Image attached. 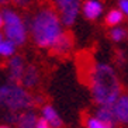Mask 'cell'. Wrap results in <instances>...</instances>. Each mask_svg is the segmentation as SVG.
I'll use <instances>...</instances> for the list:
<instances>
[{"instance_id":"obj_1","label":"cell","mask_w":128,"mask_h":128,"mask_svg":"<svg viewBox=\"0 0 128 128\" xmlns=\"http://www.w3.org/2000/svg\"><path fill=\"white\" fill-rule=\"evenodd\" d=\"M62 26L64 23L58 12L48 6L40 7L27 18V27L31 38L40 48L52 49L58 40L64 35Z\"/></svg>"},{"instance_id":"obj_2","label":"cell","mask_w":128,"mask_h":128,"mask_svg":"<svg viewBox=\"0 0 128 128\" xmlns=\"http://www.w3.org/2000/svg\"><path fill=\"white\" fill-rule=\"evenodd\" d=\"M89 86L98 106H113L121 96V84L113 66L98 62L89 72Z\"/></svg>"},{"instance_id":"obj_3","label":"cell","mask_w":128,"mask_h":128,"mask_svg":"<svg viewBox=\"0 0 128 128\" xmlns=\"http://www.w3.org/2000/svg\"><path fill=\"white\" fill-rule=\"evenodd\" d=\"M34 98L20 83H6L0 87V103L12 113L28 111L34 104Z\"/></svg>"},{"instance_id":"obj_4","label":"cell","mask_w":128,"mask_h":128,"mask_svg":"<svg viewBox=\"0 0 128 128\" xmlns=\"http://www.w3.org/2000/svg\"><path fill=\"white\" fill-rule=\"evenodd\" d=\"M0 26H2V34L14 42L17 46L24 45L28 37V27L27 21L18 13L13 8L4 7L0 13Z\"/></svg>"},{"instance_id":"obj_5","label":"cell","mask_w":128,"mask_h":128,"mask_svg":"<svg viewBox=\"0 0 128 128\" xmlns=\"http://www.w3.org/2000/svg\"><path fill=\"white\" fill-rule=\"evenodd\" d=\"M55 8L64 26H72L78 18L80 8H82V0H54Z\"/></svg>"},{"instance_id":"obj_6","label":"cell","mask_w":128,"mask_h":128,"mask_svg":"<svg viewBox=\"0 0 128 128\" xmlns=\"http://www.w3.org/2000/svg\"><path fill=\"white\" fill-rule=\"evenodd\" d=\"M26 64L24 59L18 55L8 58L7 62V76H8V82L10 83H21V79L24 76L26 72Z\"/></svg>"},{"instance_id":"obj_7","label":"cell","mask_w":128,"mask_h":128,"mask_svg":"<svg viewBox=\"0 0 128 128\" xmlns=\"http://www.w3.org/2000/svg\"><path fill=\"white\" fill-rule=\"evenodd\" d=\"M113 108L117 121L122 124H128V94H121L118 100L113 104Z\"/></svg>"},{"instance_id":"obj_8","label":"cell","mask_w":128,"mask_h":128,"mask_svg":"<svg viewBox=\"0 0 128 128\" xmlns=\"http://www.w3.org/2000/svg\"><path fill=\"white\" fill-rule=\"evenodd\" d=\"M96 117L100 121H103L104 124H107L110 128H114L116 124L118 122L113 106H98L97 111H96Z\"/></svg>"},{"instance_id":"obj_9","label":"cell","mask_w":128,"mask_h":128,"mask_svg":"<svg viewBox=\"0 0 128 128\" xmlns=\"http://www.w3.org/2000/svg\"><path fill=\"white\" fill-rule=\"evenodd\" d=\"M38 83H40V70L35 65H28L26 68L23 79H21V84L26 89H32Z\"/></svg>"},{"instance_id":"obj_10","label":"cell","mask_w":128,"mask_h":128,"mask_svg":"<svg viewBox=\"0 0 128 128\" xmlns=\"http://www.w3.org/2000/svg\"><path fill=\"white\" fill-rule=\"evenodd\" d=\"M83 16L89 20H96L103 12V4L98 0H86L82 6Z\"/></svg>"},{"instance_id":"obj_11","label":"cell","mask_w":128,"mask_h":128,"mask_svg":"<svg viewBox=\"0 0 128 128\" xmlns=\"http://www.w3.org/2000/svg\"><path fill=\"white\" fill-rule=\"evenodd\" d=\"M41 118L48 122L52 128H60L62 127V120H60L59 114L52 106H44L41 108Z\"/></svg>"},{"instance_id":"obj_12","label":"cell","mask_w":128,"mask_h":128,"mask_svg":"<svg viewBox=\"0 0 128 128\" xmlns=\"http://www.w3.org/2000/svg\"><path fill=\"white\" fill-rule=\"evenodd\" d=\"M72 48V38L69 34L64 32V35L58 40V42L54 45V48L51 49L52 52H55L56 55H66Z\"/></svg>"},{"instance_id":"obj_13","label":"cell","mask_w":128,"mask_h":128,"mask_svg":"<svg viewBox=\"0 0 128 128\" xmlns=\"http://www.w3.org/2000/svg\"><path fill=\"white\" fill-rule=\"evenodd\" d=\"M38 122V118L32 111H23L17 121V128H35Z\"/></svg>"},{"instance_id":"obj_14","label":"cell","mask_w":128,"mask_h":128,"mask_svg":"<svg viewBox=\"0 0 128 128\" xmlns=\"http://www.w3.org/2000/svg\"><path fill=\"white\" fill-rule=\"evenodd\" d=\"M16 48H17V45L14 42H12L2 34V37H0V55L4 58H12L16 55Z\"/></svg>"},{"instance_id":"obj_15","label":"cell","mask_w":128,"mask_h":128,"mask_svg":"<svg viewBox=\"0 0 128 128\" xmlns=\"http://www.w3.org/2000/svg\"><path fill=\"white\" fill-rule=\"evenodd\" d=\"M124 18V13L121 10H111V12L107 13V17H106V21L108 26H118V24L122 21Z\"/></svg>"},{"instance_id":"obj_16","label":"cell","mask_w":128,"mask_h":128,"mask_svg":"<svg viewBox=\"0 0 128 128\" xmlns=\"http://www.w3.org/2000/svg\"><path fill=\"white\" fill-rule=\"evenodd\" d=\"M86 128H110V127L94 116V117H87L86 118Z\"/></svg>"},{"instance_id":"obj_17","label":"cell","mask_w":128,"mask_h":128,"mask_svg":"<svg viewBox=\"0 0 128 128\" xmlns=\"http://www.w3.org/2000/svg\"><path fill=\"white\" fill-rule=\"evenodd\" d=\"M110 35H111V38H113L114 41L120 42L127 37V31L124 28H121V27H114L113 30L110 31Z\"/></svg>"},{"instance_id":"obj_18","label":"cell","mask_w":128,"mask_h":128,"mask_svg":"<svg viewBox=\"0 0 128 128\" xmlns=\"http://www.w3.org/2000/svg\"><path fill=\"white\" fill-rule=\"evenodd\" d=\"M2 2V4H4L6 2H8V0H0ZM14 6H18V7H28L34 0H10Z\"/></svg>"},{"instance_id":"obj_19","label":"cell","mask_w":128,"mask_h":128,"mask_svg":"<svg viewBox=\"0 0 128 128\" xmlns=\"http://www.w3.org/2000/svg\"><path fill=\"white\" fill-rule=\"evenodd\" d=\"M118 6H120L121 12L124 13L125 16H128V0H120L118 2Z\"/></svg>"},{"instance_id":"obj_20","label":"cell","mask_w":128,"mask_h":128,"mask_svg":"<svg viewBox=\"0 0 128 128\" xmlns=\"http://www.w3.org/2000/svg\"><path fill=\"white\" fill-rule=\"evenodd\" d=\"M35 128H52V127H51V125H49L48 122L44 120V118H40V120H38V122H37V127H35Z\"/></svg>"},{"instance_id":"obj_21","label":"cell","mask_w":128,"mask_h":128,"mask_svg":"<svg viewBox=\"0 0 128 128\" xmlns=\"http://www.w3.org/2000/svg\"><path fill=\"white\" fill-rule=\"evenodd\" d=\"M0 128H12V127H10V125H2Z\"/></svg>"}]
</instances>
